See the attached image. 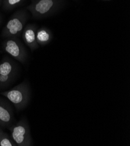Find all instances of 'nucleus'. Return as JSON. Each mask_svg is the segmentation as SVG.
Instances as JSON below:
<instances>
[{
	"label": "nucleus",
	"instance_id": "nucleus-10",
	"mask_svg": "<svg viewBox=\"0 0 130 146\" xmlns=\"http://www.w3.org/2000/svg\"><path fill=\"white\" fill-rule=\"evenodd\" d=\"M0 146H17L12 136L6 133L0 125Z\"/></svg>",
	"mask_w": 130,
	"mask_h": 146
},
{
	"label": "nucleus",
	"instance_id": "nucleus-7",
	"mask_svg": "<svg viewBox=\"0 0 130 146\" xmlns=\"http://www.w3.org/2000/svg\"><path fill=\"white\" fill-rule=\"evenodd\" d=\"M14 123L15 118L9 101L0 97V125L3 129H9Z\"/></svg>",
	"mask_w": 130,
	"mask_h": 146
},
{
	"label": "nucleus",
	"instance_id": "nucleus-9",
	"mask_svg": "<svg viewBox=\"0 0 130 146\" xmlns=\"http://www.w3.org/2000/svg\"><path fill=\"white\" fill-rule=\"evenodd\" d=\"M53 38V35L50 29L43 26L37 29L36 32V41L39 46H46L49 44Z\"/></svg>",
	"mask_w": 130,
	"mask_h": 146
},
{
	"label": "nucleus",
	"instance_id": "nucleus-12",
	"mask_svg": "<svg viewBox=\"0 0 130 146\" xmlns=\"http://www.w3.org/2000/svg\"><path fill=\"white\" fill-rule=\"evenodd\" d=\"M3 1V0H0V5H2Z\"/></svg>",
	"mask_w": 130,
	"mask_h": 146
},
{
	"label": "nucleus",
	"instance_id": "nucleus-2",
	"mask_svg": "<svg viewBox=\"0 0 130 146\" xmlns=\"http://www.w3.org/2000/svg\"><path fill=\"white\" fill-rule=\"evenodd\" d=\"M63 5V0H34L27 9L35 19L50 17L59 11Z\"/></svg>",
	"mask_w": 130,
	"mask_h": 146
},
{
	"label": "nucleus",
	"instance_id": "nucleus-5",
	"mask_svg": "<svg viewBox=\"0 0 130 146\" xmlns=\"http://www.w3.org/2000/svg\"><path fill=\"white\" fill-rule=\"evenodd\" d=\"M9 130L11 136L18 146H32L33 144L29 124L25 117L14 123Z\"/></svg>",
	"mask_w": 130,
	"mask_h": 146
},
{
	"label": "nucleus",
	"instance_id": "nucleus-13",
	"mask_svg": "<svg viewBox=\"0 0 130 146\" xmlns=\"http://www.w3.org/2000/svg\"><path fill=\"white\" fill-rule=\"evenodd\" d=\"M1 23V14H0V24Z\"/></svg>",
	"mask_w": 130,
	"mask_h": 146
},
{
	"label": "nucleus",
	"instance_id": "nucleus-11",
	"mask_svg": "<svg viewBox=\"0 0 130 146\" xmlns=\"http://www.w3.org/2000/svg\"><path fill=\"white\" fill-rule=\"evenodd\" d=\"M24 0H3V7L5 11H11L19 6Z\"/></svg>",
	"mask_w": 130,
	"mask_h": 146
},
{
	"label": "nucleus",
	"instance_id": "nucleus-3",
	"mask_svg": "<svg viewBox=\"0 0 130 146\" xmlns=\"http://www.w3.org/2000/svg\"><path fill=\"white\" fill-rule=\"evenodd\" d=\"M29 17L27 11L25 9H20L13 13L3 28L1 37L3 38L11 37H19L26 26Z\"/></svg>",
	"mask_w": 130,
	"mask_h": 146
},
{
	"label": "nucleus",
	"instance_id": "nucleus-1",
	"mask_svg": "<svg viewBox=\"0 0 130 146\" xmlns=\"http://www.w3.org/2000/svg\"><path fill=\"white\" fill-rule=\"evenodd\" d=\"M0 94L12 103L17 111H20L25 109L29 104L31 98V86L26 80L13 88L2 92Z\"/></svg>",
	"mask_w": 130,
	"mask_h": 146
},
{
	"label": "nucleus",
	"instance_id": "nucleus-6",
	"mask_svg": "<svg viewBox=\"0 0 130 146\" xmlns=\"http://www.w3.org/2000/svg\"><path fill=\"white\" fill-rule=\"evenodd\" d=\"M2 48L5 52L22 64H25L27 61V51L18 37L5 38L2 44Z\"/></svg>",
	"mask_w": 130,
	"mask_h": 146
},
{
	"label": "nucleus",
	"instance_id": "nucleus-8",
	"mask_svg": "<svg viewBox=\"0 0 130 146\" xmlns=\"http://www.w3.org/2000/svg\"><path fill=\"white\" fill-rule=\"evenodd\" d=\"M37 29V26L35 24L29 23L25 26L22 32V37L24 42L32 51L39 47L36 41Z\"/></svg>",
	"mask_w": 130,
	"mask_h": 146
},
{
	"label": "nucleus",
	"instance_id": "nucleus-4",
	"mask_svg": "<svg viewBox=\"0 0 130 146\" xmlns=\"http://www.w3.org/2000/svg\"><path fill=\"white\" fill-rule=\"evenodd\" d=\"M18 72V64L10 57L4 56L0 61V90L8 88L15 81Z\"/></svg>",
	"mask_w": 130,
	"mask_h": 146
},
{
	"label": "nucleus",
	"instance_id": "nucleus-14",
	"mask_svg": "<svg viewBox=\"0 0 130 146\" xmlns=\"http://www.w3.org/2000/svg\"><path fill=\"white\" fill-rule=\"evenodd\" d=\"M101 1H110V0H101Z\"/></svg>",
	"mask_w": 130,
	"mask_h": 146
}]
</instances>
